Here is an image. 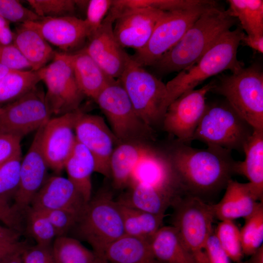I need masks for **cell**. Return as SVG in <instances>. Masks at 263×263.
<instances>
[{
  "label": "cell",
  "mask_w": 263,
  "mask_h": 263,
  "mask_svg": "<svg viewBox=\"0 0 263 263\" xmlns=\"http://www.w3.org/2000/svg\"><path fill=\"white\" fill-rule=\"evenodd\" d=\"M137 185L161 193L174 204L186 194L164 150L155 147L139 161L131 173L128 187Z\"/></svg>",
  "instance_id": "14"
},
{
  "label": "cell",
  "mask_w": 263,
  "mask_h": 263,
  "mask_svg": "<svg viewBox=\"0 0 263 263\" xmlns=\"http://www.w3.org/2000/svg\"></svg>",
  "instance_id": "59"
},
{
  "label": "cell",
  "mask_w": 263,
  "mask_h": 263,
  "mask_svg": "<svg viewBox=\"0 0 263 263\" xmlns=\"http://www.w3.org/2000/svg\"><path fill=\"white\" fill-rule=\"evenodd\" d=\"M115 20L108 13L98 30L84 48L87 54L110 77L117 79L130 56L116 40L113 31Z\"/></svg>",
  "instance_id": "18"
},
{
  "label": "cell",
  "mask_w": 263,
  "mask_h": 263,
  "mask_svg": "<svg viewBox=\"0 0 263 263\" xmlns=\"http://www.w3.org/2000/svg\"><path fill=\"white\" fill-rule=\"evenodd\" d=\"M13 44L29 63L31 70L38 71L52 60L55 52L36 30L20 24L14 32Z\"/></svg>",
  "instance_id": "25"
},
{
  "label": "cell",
  "mask_w": 263,
  "mask_h": 263,
  "mask_svg": "<svg viewBox=\"0 0 263 263\" xmlns=\"http://www.w3.org/2000/svg\"><path fill=\"white\" fill-rule=\"evenodd\" d=\"M1 110H2V107H1L0 106V113L1 111Z\"/></svg>",
  "instance_id": "57"
},
{
  "label": "cell",
  "mask_w": 263,
  "mask_h": 263,
  "mask_svg": "<svg viewBox=\"0 0 263 263\" xmlns=\"http://www.w3.org/2000/svg\"><path fill=\"white\" fill-rule=\"evenodd\" d=\"M38 71L46 86L45 98L52 115L79 109L85 96L76 82L69 53L56 52L52 61Z\"/></svg>",
  "instance_id": "11"
},
{
  "label": "cell",
  "mask_w": 263,
  "mask_h": 263,
  "mask_svg": "<svg viewBox=\"0 0 263 263\" xmlns=\"http://www.w3.org/2000/svg\"><path fill=\"white\" fill-rule=\"evenodd\" d=\"M22 159L20 154L0 165V201L3 203L8 204L17 190Z\"/></svg>",
  "instance_id": "39"
},
{
  "label": "cell",
  "mask_w": 263,
  "mask_h": 263,
  "mask_svg": "<svg viewBox=\"0 0 263 263\" xmlns=\"http://www.w3.org/2000/svg\"><path fill=\"white\" fill-rule=\"evenodd\" d=\"M92 263H106L105 261L101 258L96 256V258Z\"/></svg>",
  "instance_id": "56"
},
{
  "label": "cell",
  "mask_w": 263,
  "mask_h": 263,
  "mask_svg": "<svg viewBox=\"0 0 263 263\" xmlns=\"http://www.w3.org/2000/svg\"><path fill=\"white\" fill-rule=\"evenodd\" d=\"M117 203L122 217L125 235L150 243L163 226L165 215L150 213Z\"/></svg>",
  "instance_id": "30"
},
{
  "label": "cell",
  "mask_w": 263,
  "mask_h": 263,
  "mask_svg": "<svg viewBox=\"0 0 263 263\" xmlns=\"http://www.w3.org/2000/svg\"><path fill=\"white\" fill-rule=\"evenodd\" d=\"M217 5L214 0L187 9L166 12L157 22L152 34L141 49L132 56L140 66H152L183 37L201 14Z\"/></svg>",
  "instance_id": "9"
},
{
  "label": "cell",
  "mask_w": 263,
  "mask_h": 263,
  "mask_svg": "<svg viewBox=\"0 0 263 263\" xmlns=\"http://www.w3.org/2000/svg\"><path fill=\"white\" fill-rule=\"evenodd\" d=\"M41 211L54 228L56 237L66 236L73 229L79 215L65 209H50Z\"/></svg>",
  "instance_id": "43"
},
{
  "label": "cell",
  "mask_w": 263,
  "mask_h": 263,
  "mask_svg": "<svg viewBox=\"0 0 263 263\" xmlns=\"http://www.w3.org/2000/svg\"><path fill=\"white\" fill-rule=\"evenodd\" d=\"M240 263H243L241 262H240Z\"/></svg>",
  "instance_id": "58"
},
{
  "label": "cell",
  "mask_w": 263,
  "mask_h": 263,
  "mask_svg": "<svg viewBox=\"0 0 263 263\" xmlns=\"http://www.w3.org/2000/svg\"><path fill=\"white\" fill-rule=\"evenodd\" d=\"M154 147L150 143L138 141L121 142L115 146L110 161L111 178L115 189L128 188L133 169Z\"/></svg>",
  "instance_id": "23"
},
{
  "label": "cell",
  "mask_w": 263,
  "mask_h": 263,
  "mask_svg": "<svg viewBox=\"0 0 263 263\" xmlns=\"http://www.w3.org/2000/svg\"><path fill=\"white\" fill-rule=\"evenodd\" d=\"M40 81L38 70L11 71L0 79V103L19 98L37 86Z\"/></svg>",
  "instance_id": "33"
},
{
  "label": "cell",
  "mask_w": 263,
  "mask_h": 263,
  "mask_svg": "<svg viewBox=\"0 0 263 263\" xmlns=\"http://www.w3.org/2000/svg\"><path fill=\"white\" fill-rule=\"evenodd\" d=\"M207 0H113L111 10L116 15L129 9L151 8L164 12L184 9L205 3Z\"/></svg>",
  "instance_id": "35"
},
{
  "label": "cell",
  "mask_w": 263,
  "mask_h": 263,
  "mask_svg": "<svg viewBox=\"0 0 263 263\" xmlns=\"http://www.w3.org/2000/svg\"><path fill=\"white\" fill-rule=\"evenodd\" d=\"M52 249L57 263H92L96 258L78 239L67 236L56 237Z\"/></svg>",
  "instance_id": "34"
},
{
  "label": "cell",
  "mask_w": 263,
  "mask_h": 263,
  "mask_svg": "<svg viewBox=\"0 0 263 263\" xmlns=\"http://www.w3.org/2000/svg\"><path fill=\"white\" fill-rule=\"evenodd\" d=\"M172 226L174 227L196 263H208L205 245L214 230L215 218L211 205L201 198L186 194L172 206Z\"/></svg>",
  "instance_id": "10"
},
{
  "label": "cell",
  "mask_w": 263,
  "mask_h": 263,
  "mask_svg": "<svg viewBox=\"0 0 263 263\" xmlns=\"http://www.w3.org/2000/svg\"><path fill=\"white\" fill-rule=\"evenodd\" d=\"M43 127L36 132L21 162L19 184L13 197L14 204L11 206L20 216L31 206L34 197L47 178L49 168L41 147Z\"/></svg>",
  "instance_id": "17"
},
{
  "label": "cell",
  "mask_w": 263,
  "mask_h": 263,
  "mask_svg": "<svg viewBox=\"0 0 263 263\" xmlns=\"http://www.w3.org/2000/svg\"><path fill=\"white\" fill-rule=\"evenodd\" d=\"M138 116L155 130L161 127L167 109L166 84L130 56L118 78Z\"/></svg>",
  "instance_id": "6"
},
{
  "label": "cell",
  "mask_w": 263,
  "mask_h": 263,
  "mask_svg": "<svg viewBox=\"0 0 263 263\" xmlns=\"http://www.w3.org/2000/svg\"><path fill=\"white\" fill-rule=\"evenodd\" d=\"M246 263H263V245H262L252 254Z\"/></svg>",
  "instance_id": "53"
},
{
  "label": "cell",
  "mask_w": 263,
  "mask_h": 263,
  "mask_svg": "<svg viewBox=\"0 0 263 263\" xmlns=\"http://www.w3.org/2000/svg\"><path fill=\"white\" fill-rule=\"evenodd\" d=\"M45 93L38 86L31 91L2 107L0 132L22 138L44 126L52 117Z\"/></svg>",
  "instance_id": "12"
},
{
  "label": "cell",
  "mask_w": 263,
  "mask_h": 263,
  "mask_svg": "<svg viewBox=\"0 0 263 263\" xmlns=\"http://www.w3.org/2000/svg\"><path fill=\"white\" fill-rule=\"evenodd\" d=\"M33 11L40 18H58L73 16L77 0H28Z\"/></svg>",
  "instance_id": "40"
},
{
  "label": "cell",
  "mask_w": 263,
  "mask_h": 263,
  "mask_svg": "<svg viewBox=\"0 0 263 263\" xmlns=\"http://www.w3.org/2000/svg\"><path fill=\"white\" fill-rule=\"evenodd\" d=\"M214 233L220 244L230 260L237 263L241 262L244 254L240 230L233 221H221Z\"/></svg>",
  "instance_id": "38"
},
{
  "label": "cell",
  "mask_w": 263,
  "mask_h": 263,
  "mask_svg": "<svg viewBox=\"0 0 263 263\" xmlns=\"http://www.w3.org/2000/svg\"><path fill=\"white\" fill-rule=\"evenodd\" d=\"M129 191L117 200L125 206L150 213L165 215L174 202L169 197L153 189L141 185L129 187Z\"/></svg>",
  "instance_id": "31"
},
{
  "label": "cell",
  "mask_w": 263,
  "mask_h": 263,
  "mask_svg": "<svg viewBox=\"0 0 263 263\" xmlns=\"http://www.w3.org/2000/svg\"><path fill=\"white\" fill-rule=\"evenodd\" d=\"M262 203L248 182L242 183L231 179L226 185L223 198L211 207L215 218L220 221H233L250 216Z\"/></svg>",
  "instance_id": "22"
},
{
  "label": "cell",
  "mask_w": 263,
  "mask_h": 263,
  "mask_svg": "<svg viewBox=\"0 0 263 263\" xmlns=\"http://www.w3.org/2000/svg\"><path fill=\"white\" fill-rule=\"evenodd\" d=\"M86 204L67 178L53 175L47 177L30 207L40 210L65 209L80 215Z\"/></svg>",
  "instance_id": "21"
},
{
  "label": "cell",
  "mask_w": 263,
  "mask_h": 263,
  "mask_svg": "<svg viewBox=\"0 0 263 263\" xmlns=\"http://www.w3.org/2000/svg\"><path fill=\"white\" fill-rule=\"evenodd\" d=\"M0 16L9 22L20 24L41 19L33 10L25 7L16 0H0Z\"/></svg>",
  "instance_id": "41"
},
{
  "label": "cell",
  "mask_w": 263,
  "mask_h": 263,
  "mask_svg": "<svg viewBox=\"0 0 263 263\" xmlns=\"http://www.w3.org/2000/svg\"><path fill=\"white\" fill-rule=\"evenodd\" d=\"M70 55L79 90L84 96L94 100L100 92L115 79L108 76L84 48Z\"/></svg>",
  "instance_id": "24"
},
{
  "label": "cell",
  "mask_w": 263,
  "mask_h": 263,
  "mask_svg": "<svg viewBox=\"0 0 263 263\" xmlns=\"http://www.w3.org/2000/svg\"><path fill=\"white\" fill-rule=\"evenodd\" d=\"M228 11L215 5L207 8L182 38L152 66L159 74L187 69L195 63L236 22Z\"/></svg>",
  "instance_id": "2"
},
{
  "label": "cell",
  "mask_w": 263,
  "mask_h": 263,
  "mask_svg": "<svg viewBox=\"0 0 263 263\" xmlns=\"http://www.w3.org/2000/svg\"><path fill=\"white\" fill-rule=\"evenodd\" d=\"M241 41H242L245 45L263 54V35L253 36L247 35L244 34L242 38Z\"/></svg>",
  "instance_id": "51"
},
{
  "label": "cell",
  "mask_w": 263,
  "mask_h": 263,
  "mask_svg": "<svg viewBox=\"0 0 263 263\" xmlns=\"http://www.w3.org/2000/svg\"><path fill=\"white\" fill-rule=\"evenodd\" d=\"M152 253L159 263H196L172 225L162 226L150 242Z\"/></svg>",
  "instance_id": "26"
},
{
  "label": "cell",
  "mask_w": 263,
  "mask_h": 263,
  "mask_svg": "<svg viewBox=\"0 0 263 263\" xmlns=\"http://www.w3.org/2000/svg\"><path fill=\"white\" fill-rule=\"evenodd\" d=\"M0 219L6 226L12 229L18 228L20 217L9 204L0 201Z\"/></svg>",
  "instance_id": "49"
},
{
  "label": "cell",
  "mask_w": 263,
  "mask_h": 263,
  "mask_svg": "<svg viewBox=\"0 0 263 263\" xmlns=\"http://www.w3.org/2000/svg\"><path fill=\"white\" fill-rule=\"evenodd\" d=\"M230 15L237 18L247 35H263L262 0H228Z\"/></svg>",
  "instance_id": "32"
},
{
  "label": "cell",
  "mask_w": 263,
  "mask_h": 263,
  "mask_svg": "<svg viewBox=\"0 0 263 263\" xmlns=\"http://www.w3.org/2000/svg\"><path fill=\"white\" fill-rule=\"evenodd\" d=\"M112 3L113 0H90L88 1L86 17L84 20L90 31V37L101 26Z\"/></svg>",
  "instance_id": "42"
},
{
  "label": "cell",
  "mask_w": 263,
  "mask_h": 263,
  "mask_svg": "<svg viewBox=\"0 0 263 263\" xmlns=\"http://www.w3.org/2000/svg\"><path fill=\"white\" fill-rule=\"evenodd\" d=\"M0 64L13 70H31L29 63L13 43L0 44Z\"/></svg>",
  "instance_id": "44"
},
{
  "label": "cell",
  "mask_w": 263,
  "mask_h": 263,
  "mask_svg": "<svg viewBox=\"0 0 263 263\" xmlns=\"http://www.w3.org/2000/svg\"><path fill=\"white\" fill-rule=\"evenodd\" d=\"M79 240L86 242L102 258L107 247L125 235L118 204L108 190H101L86 205L73 228Z\"/></svg>",
  "instance_id": "4"
},
{
  "label": "cell",
  "mask_w": 263,
  "mask_h": 263,
  "mask_svg": "<svg viewBox=\"0 0 263 263\" xmlns=\"http://www.w3.org/2000/svg\"><path fill=\"white\" fill-rule=\"evenodd\" d=\"M12 70H10L4 66L0 64V79Z\"/></svg>",
  "instance_id": "55"
},
{
  "label": "cell",
  "mask_w": 263,
  "mask_h": 263,
  "mask_svg": "<svg viewBox=\"0 0 263 263\" xmlns=\"http://www.w3.org/2000/svg\"><path fill=\"white\" fill-rule=\"evenodd\" d=\"M119 143L155 140V130L138 116L120 80L114 79L94 99Z\"/></svg>",
  "instance_id": "8"
},
{
  "label": "cell",
  "mask_w": 263,
  "mask_h": 263,
  "mask_svg": "<svg viewBox=\"0 0 263 263\" xmlns=\"http://www.w3.org/2000/svg\"><path fill=\"white\" fill-rule=\"evenodd\" d=\"M28 246L18 240L0 239V263L17 254L21 253Z\"/></svg>",
  "instance_id": "48"
},
{
  "label": "cell",
  "mask_w": 263,
  "mask_h": 263,
  "mask_svg": "<svg viewBox=\"0 0 263 263\" xmlns=\"http://www.w3.org/2000/svg\"><path fill=\"white\" fill-rule=\"evenodd\" d=\"M78 110L51 117L43 127L42 151L48 168L56 173L64 169L77 142L75 123Z\"/></svg>",
  "instance_id": "16"
},
{
  "label": "cell",
  "mask_w": 263,
  "mask_h": 263,
  "mask_svg": "<svg viewBox=\"0 0 263 263\" xmlns=\"http://www.w3.org/2000/svg\"><path fill=\"white\" fill-rule=\"evenodd\" d=\"M244 34L240 26L227 31L195 63L169 81L166 84L167 107L211 76L225 70L234 73L243 68L244 64L237 58V50Z\"/></svg>",
  "instance_id": "3"
},
{
  "label": "cell",
  "mask_w": 263,
  "mask_h": 263,
  "mask_svg": "<svg viewBox=\"0 0 263 263\" xmlns=\"http://www.w3.org/2000/svg\"><path fill=\"white\" fill-rule=\"evenodd\" d=\"M14 32L10 28L9 22L0 16V44H13Z\"/></svg>",
  "instance_id": "50"
},
{
  "label": "cell",
  "mask_w": 263,
  "mask_h": 263,
  "mask_svg": "<svg viewBox=\"0 0 263 263\" xmlns=\"http://www.w3.org/2000/svg\"><path fill=\"white\" fill-rule=\"evenodd\" d=\"M164 150L185 193L202 200L225 188L236 174L231 151L218 146L198 149L175 140Z\"/></svg>",
  "instance_id": "1"
},
{
  "label": "cell",
  "mask_w": 263,
  "mask_h": 263,
  "mask_svg": "<svg viewBox=\"0 0 263 263\" xmlns=\"http://www.w3.org/2000/svg\"><path fill=\"white\" fill-rule=\"evenodd\" d=\"M165 12L151 8H132L121 12L113 26L116 40L123 48H132L135 51L142 49Z\"/></svg>",
  "instance_id": "19"
},
{
  "label": "cell",
  "mask_w": 263,
  "mask_h": 263,
  "mask_svg": "<svg viewBox=\"0 0 263 263\" xmlns=\"http://www.w3.org/2000/svg\"><path fill=\"white\" fill-rule=\"evenodd\" d=\"M19 233L17 230L7 226L0 225V239L18 240Z\"/></svg>",
  "instance_id": "52"
},
{
  "label": "cell",
  "mask_w": 263,
  "mask_h": 263,
  "mask_svg": "<svg viewBox=\"0 0 263 263\" xmlns=\"http://www.w3.org/2000/svg\"><path fill=\"white\" fill-rule=\"evenodd\" d=\"M68 179L87 203L92 198V175L95 162L89 150L77 141L64 166Z\"/></svg>",
  "instance_id": "28"
},
{
  "label": "cell",
  "mask_w": 263,
  "mask_h": 263,
  "mask_svg": "<svg viewBox=\"0 0 263 263\" xmlns=\"http://www.w3.org/2000/svg\"><path fill=\"white\" fill-rule=\"evenodd\" d=\"M21 139L19 136L0 132V165L21 154Z\"/></svg>",
  "instance_id": "45"
},
{
  "label": "cell",
  "mask_w": 263,
  "mask_h": 263,
  "mask_svg": "<svg viewBox=\"0 0 263 263\" xmlns=\"http://www.w3.org/2000/svg\"><path fill=\"white\" fill-rule=\"evenodd\" d=\"M253 128L226 102L206 104L193 140L244 152Z\"/></svg>",
  "instance_id": "7"
},
{
  "label": "cell",
  "mask_w": 263,
  "mask_h": 263,
  "mask_svg": "<svg viewBox=\"0 0 263 263\" xmlns=\"http://www.w3.org/2000/svg\"><path fill=\"white\" fill-rule=\"evenodd\" d=\"M208 263H230V260L220 244L213 230L205 245Z\"/></svg>",
  "instance_id": "47"
},
{
  "label": "cell",
  "mask_w": 263,
  "mask_h": 263,
  "mask_svg": "<svg viewBox=\"0 0 263 263\" xmlns=\"http://www.w3.org/2000/svg\"><path fill=\"white\" fill-rule=\"evenodd\" d=\"M102 259L106 263H159L149 242L126 235L111 244Z\"/></svg>",
  "instance_id": "29"
},
{
  "label": "cell",
  "mask_w": 263,
  "mask_h": 263,
  "mask_svg": "<svg viewBox=\"0 0 263 263\" xmlns=\"http://www.w3.org/2000/svg\"><path fill=\"white\" fill-rule=\"evenodd\" d=\"M24 213L26 215V230L36 244L52 245L56 234L46 216L41 211L31 207Z\"/></svg>",
  "instance_id": "37"
},
{
  "label": "cell",
  "mask_w": 263,
  "mask_h": 263,
  "mask_svg": "<svg viewBox=\"0 0 263 263\" xmlns=\"http://www.w3.org/2000/svg\"><path fill=\"white\" fill-rule=\"evenodd\" d=\"M245 159L237 161L236 173L246 177L260 202L263 198V132L254 130L244 149Z\"/></svg>",
  "instance_id": "27"
},
{
  "label": "cell",
  "mask_w": 263,
  "mask_h": 263,
  "mask_svg": "<svg viewBox=\"0 0 263 263\" xmlns=\"http://www.w3.org/2000/svg\"><path fill=\"white\" fill-rule=\"evenodd\" d=\"M24 24L38 31L48 43L65 52L78 47L90 37L84 19L74 16L41 18Z\"/></svg>",
  "instance_id": "20"
},
{
  "label": "cell",
  "mask_w": 263,
  "mask_h": 263,
  "mask_svg": "<svg viewBox=\"0 0 263 263\" xmlns=\"http://www.w3.org/2000/svg\"><path fill=\"white\" fill-rule=\"evenodd\" d=\"M22 258L24 263H57L52 245H28L22 252Z\"/></svg>",
  "instance_id": "46"
},
{
  "label": "cell",
  "mask_w": 263,
  "mask_h": 263,
  "mask_svg": "<svg viewBox=\"0 0 263 263\" xmlns=\"http://www.w3.org/2000/svg\"><path fill=\"white\" fill-rule=\"evenodd\" d=\"M213 84L212 81L200 89L185 92L173 101L165 114L163 129L178 141L189 145L204 113L206 95Z\"/></svg>",
  "instance_id": "13"
},
{
  "label": "cell",
  "mask_w": 263,
  "mask_h": 263,
  "mask_svg": "<svg viewBox=\"0 0 263 263\" xmlns=\"http://www.w3.org/2000/svg\"><path fill=\"white\" fill-rule=\"evenodd\" d=\"M22 253L13 255L5 260L2 263H24L22 258Z\"/></svg>",
  "instance_id": "54"
},
{
  "label": "cell",
  "mask_w": 263,
  "mask_h": 263,
  "mask_svg": "<svg viewBox=\"0 0 263 263\" xmlns=\"http://www.w3.org/2000/svg\"><path fill=\"white\" fill-rule=\"evenodd\" d=\"M211 92L224 96L254 130L263 132V73L257 66L243 68L214 81Z\"/></svg>",
  "instance_id": "5"
},
{
  "label": "cell",
  "mask_w": 263,
  "mask_h": 263,
  "mask_svg": "<svg viewBox=\"0 0 263 263\" xmlns=\"http://www.w3.org/2000/svg\"><path fill=\"white\" fill-rule=\"evenodd\" d=\"M243 254L250 255L263 245V205L262 203L257 209L245 218L240 230Z\"/></svg>",
  "instance_id": "36"
},
{
  "label": "cell",
  "mask_w": 263,
  "mask_h": 263,
  "mask_svg": "<svg viewBox=\"0 0 263 263\" xmlns=\"http://www.w3.org/2000/svg\"><path fill=\"white\" fill-rule=\"evenodd\" d=\"M77 141L91 152L95 162V172L111 178L110 161L119 143L104 119L78 110L75 123Z\"/></svg>",
  "instance_id": "15"
}]
</instances>
